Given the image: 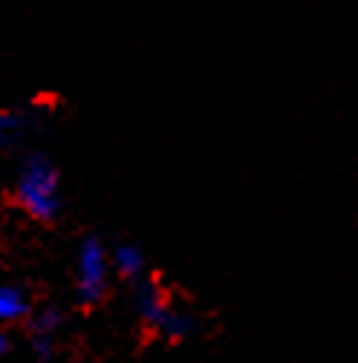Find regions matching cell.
Instances as JSON below:
<instances>
[{
    "label": "cell",
    "instance_id": "1",
    "mask_svg": "<svg viewBox=\"0 0 358 363\" xmlns=\"http://www.w3.org/2000/svg\"><path fill=\"white\" fill-rule=\"evenodd\" d=\"M130 289H133V311H136L139 323L156 337L168 343H183L200 332V317L183 306H176L156 277L148 274Z\"/></svg>",
    "mask_w": 358,
    "mask_h": 363
},
{
    "label": "cell",
    "instance_id": "2",
    "mask_svg": "<svg viewBox=\"0 0 358 363\" xmlns=\"http://www.w3.org/2000/svg\"><path fill=\"white\" fill-rule=\"evenodd\" d=\"M18 205L35 222H55L64 211V191H61V170L47 153H29L21 164L15 182Z\"/></svg>",
    "mask_w": 358,
    "mask_h": 363
},
{
    "label": "cell",
    "instance_id": "3",
    "mask_svg": "<svg viewBox=\"0 0 358 363\" xmlns=\"http://www.w3.org/2000/svg\"><path fill=\"white\" fill-rule=\"evenodd\" d=\"M110 248L99 237H84L75 254V303L96 308L110 294Z\"/></svg>",
    "mask_w": 358,
    "mask_h": 363
},
{
    "label": "cell",
    "instance_id": "4",
    "mask_svg": "<svg viewBox=\"0 0 358 363\" xmlns=\"http://www.w3.org/2000/svg\"><path fill=\"white\" fill-rule=\"evenodd\" d=\"M61 329H64V311L58 306H43L35 314H29V343L38 363H55Z\"/></svg>",
    "mask_w": 358,
    "mask_h": 363
},
{
    "label": "cell",
    "instance_id": "5",
    "mask_svg": "<svg viewBox=\"0 0 358 363\" xmlns=\"http://www.w3.org/2000/svg\"><path fill=\"white\" fill-rule=\"evenodd\" d=\"M110 268L113 274L121 277L124 283H136L142 277H148V254L139 242L133 240H121L110 248Z\"/></svg>",
    "mask_w": 358,
    "mask_h": 363
},
{
    "label": "cell",
    "instance_id": "6",
    "mask_svg": "<svg viewBox=\"0 0 358 363\" xmlns=\"http://www.w3.org/2000/svg\"><path fill=\"white\" fill-rule=\"evenodd\" d=\"M32 127V113L18 110V107H6L0 110V153L9 150L12 145H18Z\"/></svg>",
    "mask_w": 358,
    "mask_h": 363
},
{
    "label": "cell",
    "instance_id": "7",
    "mask_svg": "<svg viewBox=\"0 0 358 363\" xmlns=\"http://www.w3.org/2000/svg\"><path fill=\"white\" fill-rule=\"evenodd\" d=\"M29 297L18 286H0V326L4 323H18L23 317H29Z\"/></svg>",
    "mask_w": 358,
    "mask_h": 363
},
{
    "label": "cell",
    "instance_id": "8",
    "mask_svg": "<svg viewBox=\"0 0 358 363\" xmlns=\"http://www.w3.org/2000/svg\"><path fill=\"white\" fill-rule=\"evenodd\" d=\"M9 349H12V343H9V335H6V332H0V357H4V354H9Z\"/></svg>",
    "mask_w": 358,
    "mask_h": 363
}]
</instances>
